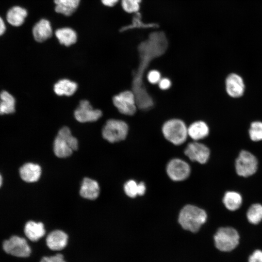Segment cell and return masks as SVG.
<instances>
[{
	"mask_svg": "<svg viewBox=\"0 0 262 262\" xmlns=\"http://www.w3.org/2000/svg\"><path fill=\"white\" fill-rule=\"evenodd\" d=\"M102 4L106 7H112L115 5L119 0H100Z\"/></svg>",
	"mask_w": 262,
	"mask_h": 262,
	"instance_id": "35",
	"label": "cell"
},
{
	"mask_svg": "<svg viewBox=\"0 0 262 262\" xmlns=\"http://www.w3.org/2000/svg\"><path fill=\"white\" fill-rule=\"evenodd\" d=\"M113 102L114 106L122 114L131 116L136 113V100L135 94L132 91L126 90L120 92L113 97Z\"/></svg>",
	"mask_w": 262,
	"mask_h": 262,
	"instance_id": "7",
	"label": "cell"
},
{
	"mask_svg": "<svg viewBox=\"0 0 262 262\" xmlns=\"http://www.w3.org/2000/svg\"><path fill=\"white\" fill-rule=\"evenodd\" d=\"M32 33L36 42L41 43L46 41L53 34L51 23L47 19H40L33 25Z\"/></svg>",
	"mask_w": 262,
	"mask_h": 262,
	"instance_id": "14",
	"label": "cell"
},
{
	"mask_svg": "<svg viewBox=\"0 0 262 262\" xmlns=\"http://www.w3.org/2000/svg\"><path fill=\"white\" fill-rule=\"evenodd\" d=\"M45 232L44 226L41 222L30 221L27 222L25 226V234L32 241L39 240L45 235Z\"/></svg>",
	"mask_w": 262,
	"mask_h": 262,
	"instance_id": "23",
	"label": "cell"
},
{
	"mask_svg": "<svg viewBox=\"0 0 262 262\" xmlns=\"http://www.w3.org/2000/svg\"><path fill=\"white\" fill-rule=\"evenodd\" d=\"M239 235L231 227L219 228L214 236L216 247L220 251L228 252L234 249L238 245Z\"/></svg>",
	"mask_w": 262,
	"mask_h": 262,
	"instance_id": "5",
	"label": "cell"
},
{
	"mask_svg": "<svg viewBox=\"0 0 262 262\" xmlns=\"http://www.w3.org/2000/svg\"><path fill=\"white\" fill-rule=\"evenodd\" d=\"M258 167L256 158L250 152L242 150L236 160L235 169L239 176L246 177L254 174Z\"/></svg>",
	"mask_w": 262,
	"mask_h": 262,
	"instance_id": "8",
	"label": "cell"
},
{
	"mask_svg": "<svg viewBox=\"0 0 262 262\" xmlns=\"http://www.w3.org/2000/svg\"><path fill=\"white\" fill-rule=\"evenodd\" d=\"M28 16L27 10L19 6H14L6 14L7 21L13 26L19 27L25 22Z\"/></svg>",
	"mask_w": 262,
	"mask_h": 262,
	"instance_id": "18",
	"label": "cell"
},
{
	"mask_svg": "<svg viewBox=\"0 0 262 262\" xmlns=\"http://www.w3.org/2000/svg\"><path fill=\"white\" fill-rule=\"evenodd\" d=\"M99 193V185L96 180L88 178L83 179L80 191L82 197L91 200L95 199L98 197Z\"/></svg>",
	"mask_w": 262,
	"mask_h": 262,
	"instance_id": "19",
	"label": "cell"
},
{
	"mask_svg": "<svg viewBox=\"0 0 262 262\" xmlns=\"http://www.w3.org/2000/svg\"><path fill=\"white\" fill-rule=\"evenodd\" d=\"M168 45L167 38L164 32H154L149 34L147 39L140 43L138 50L141 58L149 60L163 54Z\"/></svg>",
	"mask_w": 262,
	"mask_h": 262,
	"instance_id": "1",
	"label": "cell"
},
{
	"mask_svg": "<svg viewBox=\"0 0 262 262\" xmlns=\"http://www.w3.org/2000/svg\"><path fill=\"white\" fill-rule=\"evenodd\" d=\"M185 154L192 161L205 164L210 156V150L204 144L194 142L188 144L184 150Z\"/></svg>",
	"mask_w": 262,
	"mask_h": 262,
	"instance_id": "12",
	"label": "cell"
},
{
	"mask_svg": "<svg viewBox=\"0 0 262 262\" xmlns=\"http://www.w3.org/2000/svg\"><path fill=\"white\" fill-rule=\"evenodd\" d=\"M16 99L6 90L0 92V115H11L16 111Z\"/></svg>",
	"mask_w": 262,
	"mask_h": 262,
	"instance_id": "20",
	"label": "cell"
},
{
	"mask_svg": "<svg viewBox=\"0 0 262 262\" xmlns=\"http://www.w3.org/2000/svg\"><path fill=\"white\" fill-rule=\"evenodd\" d=\"M164 137L175 145L183 144L187 139L188 127L181 119L173 118L166 120L162 127Z\"/></svg>",
	"mask_w": 262,
	"mask_h": 262,
	"instance_id": "3",
	"label": "cell"
},
{
	"mask_svg": "<svg viewBox=\"0 0 262 262\" xmlns=\"http://www.w3.org/2000/svg\"><path fill=\"white\" fill-rule=\"evenodd\" d=\"M242 198L238 193L234 191L227 192L223 197V203L229 210L235 211L241 205Z\"/></svg>",
	"mask_w": 262,
	"mask_h": 262,
	"instance_id": "26",
	"label": "cell"
},
{
	"mask_svg": "<svg viewBox=\"0 0 262 262\" xmlns=\"http://www.w3.org/2000/svg\"><path fill=\"white\" fill-rule=\"evenodd\" d=\"M40 262H66L64 258V256L60 253L50 257H44Z\"/></svg>",
	"mask_w": 262,
	"mask_h": 262,
	"instance_id": "32",
	"label": "cell"
},
{
	"mask_svg": "<svg viewBox=\"0 0 262 262\" xmlns=\"http://www.w3.org/2000/svg\"><path fill=\"white\" fill-rule=\"evenodd\" d=\"M159 26L156 23H145L142 20V16L139 12L134 13L131 24L122 27L119 32H124L133 29L156 28Z\"/></svg>",
	"mask_w": 262,
	"mask_h": 262,
	"instance_id": "25",
	"label": "cell"
},
{
	"mask_svg": "<svg viewBox=\"0 0 262 262\" xmlns=\"http://www.w3.org/2000/svg\"><path fill=\"white\" fill-rule=\"evenodd\" d=\"M250 138L253 141L262 140V122L255 121L251 123L249 130Z\"/></svg>",
	"mask_w": 262,
	"mask_h": 262,
	"instance_id": "28",
	"label": "cell"
},
{
	"mask_svg": "<svg viewBox=\"0 0 262 262\" xmlns=\"http://www.w3.org/2000/svg\"><path fill=\"white\" fill-rule=\"evenodd\" d=\"M6 31V25L3 19L0 16V36L3 35Z\"/></svg>",
	"mask_w": 262,
	"mask_h": 262,
	"instance_id": "36",
	"label": "cell"
},
{
	"mask_svg": "<svg viewBox=\"0 0 262 262\" xmlns=\"http://www.w3.org/2000/svg\"><path fill=\"white\" fill-rule=\"evenodd\" d=\"M2 247L5 252L17 257H28L31 253V247L27 241L17 236H13L4 241Z\"/></svg>",
	"mask_w": 262,
	"mask_h": 262,
	"instance_id": "9",
	"label": "cell"
},
{
	"mask_svg": "<svg viewBox=\"0 0 262 262\" xmlns=\"http://www.w3.org/2000/svg\"><path fill=\"white\" fill-rule=\"evenodd\" d=\"M141 1L142 0H121V5L126 12L134 14L139 12Z\"/></svg>",
	"mask_w": 262,
	"mask_h": 262,
	"instance_id": "29",
	"label": "cell"
},
{
	"mask_svg": "<svg viewBox=\"0 0 262 262\" xmlns=\"http://www.w3.org/2000/svg\"><path fill=\"white\" fill-rule=\"evenodd\" d=\"M226 90L228 94L232 98L241 97L245 91V84L243 79L235 73L228 75L225 81Z\"/></svg>",
	"mask_w": 262,
	"mask_h": 262,
	"instance_id": "13",
	"label": "cell"
},
{
	"mask_svg": "<svg viewBox=\"0 0 262 262\" xmlns=\"http://www.w3.org/2000/svg\"><path fill=\"white\" fill-rule=\"evenodd\" d=\"M148 82L151 84H155L159 82L162 78V74L158 70L153 69L149 70L147 75Z\"/></svg>",
	"mask_w": 262,
	"mask_h": 262,
	"instance_id": "31",
	"label": "cell"
},
{
	"mask_svg": "<svg viewBox=\"0 0 262 262\" xmlns=\"http://www.w3.org/2000/svg\"><path fill=\"white\" fill-rule=\"evenodd\" d=\"M68 238V235L63 231L55 230L50 232L47 236L46 244L52 250H61L66 246Z\"/></svg>",
	"mask_w": 262,
	"mask_h": 262,
	"instance_id": "15",
	"label": "cell"
},
{
	"mask_svg": "<svg viewBox=\"0 0 262 262\" xmlns=\"http://www.w3.org/2000/svg\"><path fill=\"white\" fill-rule=\"evenodd\" d=\"M126 194L130 197H135L139 195V183H137L134 180H130L127 181L124 186Z\"/></svg>",
	"mask_w": 262,
	"mask_h": 262,
	"instance_id": "30",
	"label": "cell"
},
{
	"mask_svg": "<svg viewBox=\"0 0 262 262\" xmlns=\"http://www.w3.org/2000/svg\"><path fill=\"white\" fill-rule=\"evenodd\" d=\"M81 0H53L56 13L69 16L78 8Z\"/></svg>",
	"mask_w": 262,
	"mask_h": 262,
	"instance_id": "22",
	"label": "cell"
},
{
	"mask_svg": "<svg viewBox=\"0 0 262 262\" xmlns=\"http://www.w3.org/2000/svg\"><path fill=\"white\" fill-rule=\"evenodd\" d=\"M209 133V126L203 120H196L188 127V135L194 141L202 139L207 137Z\"/></svg>",
	"mask_w": 262,
	"mask_h": 262,
	"instance_id": "17",
	"label": "cell"
},
{
	"mask_svg": "<svg viewBox=\"0 0 262 262\" xmlns=\"http://www.w3.org/2000/svg\"><path fill=\"white\" fill-rule=\"evenodd\" d=\"M206 212L192 205L185 206L180 211L179 222L185 230L193 232L197 231L207 220Z\"/></svg>",
	"mask_w": 262,
	"mask_h": 262,
	"instance_id": "2",
	"label": "cell"
},
{
	"mask_svg": "<svg viewBox=\"0 0 262 262\" xmlns=\"http://www.w3.org/2000/svg\"><path fill=\"white\" fill-rule=\"evenodd\" d=\"M248 221L253 224H258L262 220V205L260 204L252 205L247 212Z\"/></svg>",
	"mask_w": 262,
	"mask_h": 262,
	"instance_id": "27",
	"label": "cell"
},
{
	"mask_svg": "<svg viewBox=\"0 0 262 262\" xmlns=\"http://www.w3.org/2000/svg\"><path fill=\"white\" fill-rule=\"evenodd\" d=\"M78 148V140L72 136L70 129L67 127L61 128L53 143L55 155L59 158H66L71 155Z\"/></svg>",
	"mask_w": 262,
	"mask_h": 262,
	"instance_id": "4",
	"label": "cell"
},
{
	"mask_svg": "<svg viewBox=\"0 0 262 262\" xmlns=\"http://www.w3.org/2000/svg\"><path fill=\"white\" fill-rule=\"evenodd\" d=\"M21 178L27 182H33L37 181L41 174V167L32 163L23 165L19 169Z\"/></svg>",
	"mask_w": 262,
	"mask_h": 262,
	"instance_id": "16",
	"label": "cell"
},
{
	"mask_svg": "<svg viewBox=\"0 0 262 262\" xmlns=\"http://www.w3.org/2000/svg\"><path fill=\"white\" fill-rule=\"evenodd\" d=\"M160 89L163 91L169 90L172 85L171 80L168 77H163L158 83Z\"/></svg>",
	"mask_w": 262,
	"mask_h": 262,
	"instance_id": "33",
	"label": "cell"
},
{
	"mask_svg": "<svg viewBox=\"0 0 262 262\" xmlns=\"http://www.w3.org/2000/svg\"><path fill=\"white\" fill-rule=\"evenodd\" d=\"M166 172L169 178L175 181H181L187 179L190 173L189 164L180 159L171 160L166 167Z\"/></svg>",
	"mask_w": 262,
	"mask_h": 262,
	"instance_id": "11",
	"label": "cell"
},
{
	"mask_svg": "<svg viewBox=\"0 0 262 262\" xmlns=\"http://www.w3.org/2000/svg\"><path fill=\"white\" fill-rule=\"evenodd\" d=\"M129 126L121 120H108L103 128L102 134L104 139L110 143H115L124 140L128 133Z\"/></svg>",
	"mask_w": 262,
	"mask_h": 262,
	"instance_id": "6",
	"label": "cell"
},
{
	"mask_svg": "<svg viewBox=\"0 0 262 262\" xmlns=\"http://www.w3.org/2000/svg\"><path fill=\"white\" fill-rule=\"evenodd\" d=\"M102 116V112L94 109L87 100H82L74 112L76 119L81 123L94 122Z\"/></svg>",
	"mask_w": 262,
	"mask_h": 262,
	"instance_id": "10",
	"label": "cell"
},
{
	"mask_svg": "<svg viewBox=\"0 0 262 262\" xmlns=\"http://www.w3.org/2000/svg\"><path fill=\"white\" fill-rule=\"evenodd\" d=\"M77 84L67 79L59 81L54 85V91L58 96L72 95L77 89Z\"/></svg>",
	"mask_w": 262,
	"mask_h": 262,
	"instance_id": "24",
	"label": "cell"
},
{
	"mask_svg": "<svg viewBox=\"0 0 262 262\" xmlns=\"http://www.w3.org/2000/svg\"><path fill=\"white\" fill-rule=\"evenodd\" d=\"M54 35L59 43L68 47L75 44L77 40L76 32L70 27H62L55 31Z\"/></svg>",
	"mask_w": 262,
	"mask_h": 262,
	"instance_id": "21",
	"label": "cell"
},
{
	"mask_svg": "<svg viewBox=\"0 0 262 262\" xmlns=\"http://www.w3.org/2000/svg\"><path fill=\"white\" fill-rule=\"evenodd\" d=\"M2 177L0 174V187L1 186V184H2Z\"/></svg>",
	"mask_w": 262,
	"mask_h": 262,
	"instance_id": "37",
	"label": "cell"
},
{
	"mask_svg": "<svg viewBox=\"0 0 262 262\" xmlns=\"http://www.w3.org/2000/svg\"><path fill=\"white\" fill-rule=\"evenodd\" d=\"M248 262H262V251L260 250H255L249 256Z\"/></svg>",
	"mask_w": 262,
	"mask_h": 262,
	"instance_id": "34",
	"label": "cell"
}]
</instances>
